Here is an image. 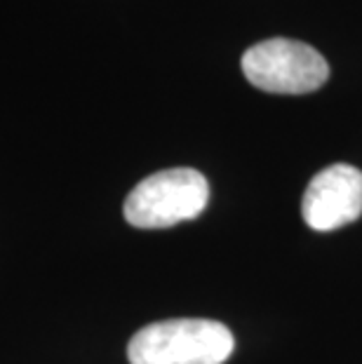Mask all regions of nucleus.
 Masks as SVG:
<instances>
[{
  "label": "nucleus",
  "instance_id": "f257e3e1",
  "mask_svg": "<svg viewBox=\"0 0 362 364\" xmlns=\"http://www.w3.org/2000/svg\"><path fill=\"white\" fill-rule=\"evenodd\" d=\"M235 350L226 324L179 317L146 324L127 346L129 364H223Z\"/></svg>",
  "mask_w": 362,
  "mask_h": 364
},
{
  "label": "nucleus",
  "instance_id": "f03ea898",
  "mask_svg": "<svg viewBox=\"0 0 362 364\" xmlns=\"http://www.w3.org/2000/svg\"><path fill=\"white\" fill-rule=\"evenodd\" d=\"M210 203V183L198 169L174 167L146 176L125 200V219L142 230L176 226L198 219Z\"/></svg>",
  "mask_w": 362,
  "mask_h": 364
},
{
  "label": "nucleus",
  "instance_id": "7ed1b4c3",
  "mask_svg": "<svg viewBox=\"0 0 362 364\" xmlns=\"http://www.w3.org/2000/svg\"><path fill=\"white\" fill-rule=\"evenodd\" d=\"M243 73L254 87L271 95H308L327 82L329 64L311 45L271 38L243 54Z\"/></svg>",
  "mask_w": 362,
  "mask_h": 364
},
{
  "label": "nucleus",
  "instance_id": "20e7f679",
  "mask_svg": "<svg viewBox=\"0 0 362 364\" xmlns=\"http://www.w3.org/2000/svg\"><path fill=\"white\" fill-rule=\"evenodd\" d=\"M302 212L306 226L318 233H329L360 219L362 172L346 162L322 169L308 183Z\"/></svg>",
  "mask_w": 362,
  "mask_h": 364
}]
</instances>
